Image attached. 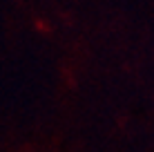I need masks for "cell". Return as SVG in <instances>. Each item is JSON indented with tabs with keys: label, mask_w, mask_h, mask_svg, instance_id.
<instances>
[]
</instances>
